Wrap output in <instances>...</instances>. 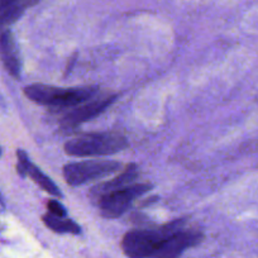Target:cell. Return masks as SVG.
Returning a JSON list of instances; mask_svg holds the SVG:
<instances>
[{"instance_id":"cell-1","label":"cell","mask_w":258,"mask_h":258,"mask_svg":"<svg viewBox=\"0 0 258 258\" xmlns=\"http://www.w3.org/2000/svg\"><path fill=\"white\" fill-rule=\"evenodd\" d=\"M183 223L176 220L158 229H136L126 233L121 242L123 252L128 258H151L166 238L181 230Z\"/></svg>"},{"instance_id":"cell-2","label":"cell","mask_w":258,"mask_h":258,"mask_svg":"<svg viewBox=\"0 0 258 258\" xmlns=\"http://www.w3.org/2000/svg\"><path fill=\"white\" fill-rule=\"evenodd\" d=\"M126 147L125 138L116 133H89L66 142L64 151L75 157H90L114 155Z\"/></svg>"},{"instance_id":"cell-3","label":"cell","mask_w":258,"mask_h":258,"mask_svg":"<svg viewBox=\"0 0 258 258\" xmlns=\"http://www.w3.org/2000/svg\"><path fill=\"white\" fill-rule=\"evenodd\" d=\"M120 167V162L116 161H84L64 166L63 176L70 185L79 186L113 175L118 172Z\"/></svg>"},{"instance_id":"cell-4","label":"cell","mask_w":258,"mask_h":258,"mask_svg":"<svg viewBox=\"0 0 258 258\" xmlns=\"http://www.w3.org/2000/svg\"><path fill=\"white\" fill-rule=\"evenodd\" d=\"M152 188L148 183H132L121 190L114 191L99 200L101 215L106 219H115L123 215L136 199L145 195Z\"/></svg>"},{"instance_id":"cell-5","label":"cell","mask_w":258,"mask_h":258,"mask_svg":"<svg viewBox=\"0 0 258 258\" xmlns=\"http://www.w3.org/2000/svg\"><path fill=\"white\" fill-rule=\"evenodd\" d=\"M28 99L39 105L51 106L54 109H69L71 103L73 89H61L43 84H33L24 88Z\"/></svg>"},{"instance_id":"cell-6","label":"cell","mask_w":258,"mask_h":258,"mask_svg":"<svg viewBox=\"0 0 258 258\" xmlns=\"http://www.w3.org/2000/svg\"><path fill=\"white\" fill-rule=\"evenodd\" d=\"M203 234L194 230H178L166 238L151 258H177L183 250L202 242Z\"/></svg>"},{"instance_id":"cell-7","label":"cell","mask_w":258,"mask_h":258,"mask_svg":"<svg viewBox=\"0 0 258 258\" xmlns=\"http://www.w3.org/2000/svg\"><path fill=\"white\" fill-rule=\"evenodd\" d=\"M116 95H108L104 98H95L90 99L86 103L76 106L73 110L69 111L62 119V125L63 126H76L85 121L91 120L93 118L98 116L99 114L103 113L105 109H108L111 104L115 101Z\"/></svg>"},{"instance_id":"cell-8","label":"cell","mask_w":258,"mask_h":258,"mask_svg":"<svg viewBox=\"0 0 258 258\" xmlns=\"http://www.w3.org/2000/svg\"><path fill=\"white\" fill-rule=\"evenodd\" d=\"M17 156H18L17 171H18V173L22 176V177L29 176V177H31L34 182L38 183L44 191H47V192L53 195V197H57V198L62 197L61 191H59V188L57 187L56 183H54L48 176L44 175V173L42 172L37 166H34L33 163L29 161L28 155H27L23 150L17 151Z\"/></svg>"},{"instance_id":"cell-9","label":"cell","mask_w":258,"mask_h":258,"mask_svg":"<svg viewBox=\"0 0 258 258\" xmlns=\"http://www.w3.org/2000/svg\"><path fill=\"white\" fill-rule=\"evenodd\" d=\"M0 58L12 76L17 79L21 78V54L11 31L4 32L0 36Z\"/></svg>"},{"instance_id":"cell-10","label":"cell","mask_w":258,"mask_h":258,"mask_svg":"<svg viewBox=\"0 0 258 258\" xmlns=\"http://www.w3.org/2000/svg\"><path fill=\"white\" fill-rule=\"evenodd\" d=\"M137 177H138L137 166H136L135 163L128 165L125 170H124L120 175L114 177L113 180L95 186V187L91 190V197L99 202V200L103 199L104 197H106V195H109V194L114 192V191L121 190V188L126 187V186L132 185L133 181H135Z\"/></svg>"},{"instance_id":"cell-11","label":"cell","mask_w":258,"mask_h":258,"mask_svg":"<svg viewBox=\"0 0 258 258\" xmlns=\"http://www.w3.org/2000/svg\"><path fill=\"white\" fill-rule=\"evenodd\" d=\"M38 0H13L0 8V36L9 31V27L16 23L27 8L36 4Z\"/></svg>"},{"instance_id":"cell-12","label":"cell","mask_w":258,"mask_h":258,"mask_svg":"<svg viewBox=\"0 0 258 258\" xmlns=\"http://www.w3.org/2000/svg\"><path fill=\"white\" fill-rule=\"evenodd\" d=\"M43 223L52 229L53 232L57 233H70V234H80L81 228L78 223L74 220L68 219V218H59L54 217L52 214L43 215Z\"/></svg>"},{"instance_id":"cell-13","label":"cell","mask_w":258,"mask_h":258,"mask_svg":"<svg viewBox=\"0 0 258 258\" xmlns=\"http://www.w3.org/2000/svg\"><path fill=\"white\" fill-rule=\"evenodd\" d=\"M47 208L49 210V214L54 215V217H59V218H66L68 217V212L63 208V205L61 203H58L57 200H49L47 203Z\"/></svg>"},{"instance_id":"cell-14","label":"cell","mask_w":258,"mask_h":258,"mask_svg":"<svg viewBox=\"0 0 258 258\" xmlns=\"http://www.w3.org/2000/svg\"><path fill=\"white\" fill-rule=\"evenodd\" d=\"M11 2H13V0H0V8H3L4 6H7V4H9Z\"/></svg>"},{"instance_id":"cell-15","label":"cell","mask_w":258,"mask_h":258,"mask_svg":"<svg viewBox=\"0 0 258 258\" xmlns=\"http://www.w3.org/2000/svg\"><path fill=\"white\" fill-rule=\"evenodd\" d=\"M0 205H2V207H4V199H3V197H2V194H0Z\"/></svg>"},{"instance_id":"cell-16","label":"cell","mask_w":258,"mask_h":258,"mask_svg":"<svg viewBox=\"0 0 258 258\" xmlns=\"http://www.w3.org/2000/svg\"><path fill=\"white\" fill-rule=\"evenodd\" d=\"M0 156H2V148H0Z\"/></svg>"}]
</instances>
